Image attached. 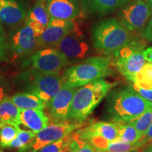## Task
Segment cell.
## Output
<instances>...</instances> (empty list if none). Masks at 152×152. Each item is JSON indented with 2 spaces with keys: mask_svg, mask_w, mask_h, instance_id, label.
<instances>
[{
  "mask_svg": "<svg viewBox=\"0 0 152 152\" xmlns=\"http://www.w3.org/2000/svg\"><path fill=\"white\" fill-rule=\"evenodd\" d=\"M152 106L132 87L114 90L108 94L105 106L106 117L113 123H127L139 118Z\"/></svg>",
  "mask_w": 152,
  "mask_h": 152,
  "instance_id": "1",
  "label": "cell"
},
{
  "mask_svg": "<svg viewBox=\"0 0 152 152\" xmlns=\"http://www.w3.org/2000/svg\"><path fill=\"white\" fill-rule=\"evenodd\" d=\"M117 84L100 78L78 87L72 101L68 121L82 123L86 120Z\"/></svg>",
  "mask_w": 152,
  "mask_h": 152,
  "instance_id": "2",
  "label": "cell"
},
{
  "mask_svg": "<svg viewBox=\"0 0 152 152\" xmlns=\"http://www.w3.org/2000/svg\"><path fill=\"white\" fill-rule=\"evenodd\" d=\"M93 47L104 56H112L132 40L131 31L116 18L100 21L92 32Z\"/></svg>",
  "mask_w": 152,
  "mask_h": 152,
  "instance_id": "3",
  "label": "cell"
},
{
  "mask_svg": "<svg viewBox=\"0 0 152 152\" xmlns=\"http://www.w3.org/2000/svg\"><path fill=\"white\" fill-rule=\"evenodd\" d=\"M111 56H92L80 64L66 68L63 75L64 85L80 87L111 74Z\"/></svg>",
  "mask_w": 152,
  "mask_h": 152,
  "instance_id": "4",
  "label": "cell"
},
{
  "mask_svg": "<svg viewBox=\"0 0 152 152\" xmlns=\"http://www.w3.org/2000/svg\"><path fill=\"white\" fill-rule=\"evenodd\" d=\"M16 82L20 88L33 94L48 102L64 85L63 75L46 74L35 68H30L20 73Z\"/></svg>",
  "mask_w": 152,
  "mask_h": 152,
  "instance_id": "5",
  "label": "cell"
},
{
  "mask_svg": "<svg viewBox=\"0 0 152 152\" xmlns=\"http://www.w3.org/2000/svg\"><path fill=\"white\" fill-rule=\"evenodd\" d=\"M144 50V45L132 40L113 55V65L121 75L132 83L137 74L146 64Z\"/></svg>",
  "mask_w": 152,
  "mask_h": 152,
  "instance_id": "6",
  "label": "cell"
},
{
  "mask_svg": "<svg viewBox=\"0 0 152 152\" xmlns=\"http://www.w3.org/2000/svg\"><path fill=\"white\" fill-rule=\"evenodd\" d=\"M82 127V123L57 122L47 125L46 128L37 133L35 139L18 152H36L57 140L69 135Z\"/></svg>",
  "mask_w": 152,
  "mask_h": 152,
  "instance_id": "7",
  "label": "cell"
},
{
  "mask_svg": "<svg viewBox=\"0 0 152 152\" xmlns=\"http://www.w3.org/2000/svg\"><path fill=\"white\" fill-rule=\"evenodd\" d=\"M29 63L32 67L46 74H59L71 64L67 57L55 47H47L31 55Z\"/></svg>",
  "mask_w": 152,
  "mask_h": 152,
  "instance_id": "8",
  "label": "cell"
},
{
  "mask_svg": "<svg viewBox=\"0 0 152 152\" xmlns=\"http://www.w3.org/2000/svg\"><path fill=\"white\" fill-rule=\"evenodd\" d=\"M152 15V7L144 0H132L120 11V21L130 31H142Z\"/></svg>",
  "mask_w": 152,
  "mask_h": 152,
  "instance_id": "9",
  "label": "cell"
},
{
  "mask_svg": "<svg viewBox=\"0 0 152 152\" xmlns=\"http://www.w3.org/2000/svg\"><path fill=\"white\" fill-rule=\"evenodd\" d=\"M75 28L76 25L73 20L50 18L43 33L37 37V45L45 48L55 47Z\"/></svg>",
  "mask_w": 152,
  "mask_h": 152,
  "instance_id": "10",
  "label": "cell"
},
{
  "mask_svg": "<svg viewBox=\"0 0 152 152\" xmlns=\"http://www.w3.org/2000/svg\"><path fill=\"white\" fill-rule=\"evenodd\" d=\"M77 87L63 85L61 89L46 103L49 116L55 123L67 121L74 94Z\"/></svg>",
  "mask_w": 152,
  "mask_h": 152,
  "instance_id": "11",
  "label": "cell"
},
{
  "mask_svg": "<svg viewBox=\"0 0 152 152\" xmlns=\"http://www.w3.org/2000/svg\"><path fill=\"white\" fill-rule=\"evenodd\" d=\"M37 37L33 28L28 23L24 21L14 35L10 41V50L14 57H21L29 54L34 50L37 42Z\"/></svg>",
  "mask_w": 152,
  "mask_h": 152,
  "instance_id": "12",
  "label": "cell"
},
{
  "mask_svg": "<svg viewBox=\"0 0 152 152\" xmlns=\"http://www.w3.org/2000/svg\"><path fill=\"white\" fill-rule=\"evenodd\" d=\"M55 48L61 51L69 61L83 59L89 50V46L83 38V35L76 27L66 35Z\"/></svg>",
  "mask_w": 152,
  "mask_h": 152,
  "instance_id": "13",
  "label": "cell"
},
{
  "mask_svg": "<svg viewBox=\"0 0 152 152\" xmlns=\"http://www.w3.org/2000/svg\"><path fill=\"white\" fill-rule=\"evenodd\" d=\"M77 137L87 142L94 137H102L113 142L119 139L117 125L113 122H97L75 131Z\"/></svg>",
  "mask_w": 152,
  "mask_h": 152,
  "instance_id": "14",
  "label": "cell"
},
{
  "mask_svg": "<svg viewBox=\"0 0 152 152\" xmlns=\"http://www.w3.org/2000/svg\"><path fill=\"white\" fill-rule=\"evenodd\" d=\"M50 18L73 20L80 14L79 0H47Z\"/></svg>",
  "mask_w": 152,
  "mask_h": 152,
  "instance_id": "15",
  "label": "cell"
},
{
  "mask_svg": "<svg viewBox=\"0 0 152 152\" xmlns=\"http://www.w3.org/2000/svg\"><path fill=\"white\" fill-rule=\"evenodd\" d=\"M26 17L24 7L16 0H0V23L16 28L25 21Z\"/></svg>",
  "mask_w": 152,
  "mask_h": 152,
  "instance_id": "16",
  "label": "cell"
},
{
  "mask_svg": "<svg viewBox=\"0 0 152 152\" xmlns=\"http://www.w3.org/2000/svg\"><path fill=\"white\" fill-rule=\"evenodd\" d=\"M20 124L27 127L35 133L39 132L48 125L49 118L42 110H20Z\"/></svg>",
  "mask_w": 152,
  "mask_h": 152,
  "instance_id": "17",
  "label": "cell"
},
{
  "mask_svg": "<svg viewBox=\"0 0 152 152\" xmlns=\"http://www.w3.org/2000/svg\"><path fill=\"white\" fill-rule=\"evenodd\" d=\"M11 101L20 110L39 109L46 108V102L29 92H18L11 97Z\"/></svg>",
  "mask_w": 152,
  "mask_h": 152,
  "instance_id": "18",
  "label": "cell"
},
{
  "mask_svg": "<svg viewBox=\"0 0 152 152\" xmlns=\"http://www.w3.org/2000/svg\"><path fill=\"white\" fill-rule=\"evenodd\" d=\"M20 110L11 99V97L6 96L0 102V121L1 123H14L20 124Z\"/></svg>",
  "mask_w": 152,
  "mask_h": 152,
  "instance_id": "19",
  "label": "cell"
},
{
  "mask_svg": "<svg viewBox=\"0 0 152 152\" xmlns=\"http://www.w3.org/2000/svg\"><path fill=\"white\" fill-rule=\"evenodd\" d=\"M126 2L127 0H85L83 5L90 11L103 13L117 9Z\"/></svg>",
  "mask_w": 152,
  "mask_h": 152,
  "instance_id": "20",
  "label": "cell"
},
{
  "mask_svg": "<svg viewBox=\"0 0 152 152\" xmlns=\"http://www.w3.org/2000/svg\"><path fill=\"white\" fill-rule=\"evenodd\" d=\"M26 19L39 22L46 28L50 20V16L47 10V0H36Z\"/></svg>",
  "mask_w": 152,
  "mask_h": 152,
  "instance_id": "21",
  "label": "cell"
},
{
  "mask_svg": "<svg viewBox=\"0 0 152 152\" xmlns=\"http://www.w3.org/2000/svg\"><path fill=\"white\" fill-rule=\"evenodd\" d=\"M20 129L18 124L1 123L0 124V149H7Z\"/></svg>",
  "mask_w": 152,
  "mask_h": 152,
  "instance_id": "22",
  "label": "cell"
},
{
  "mask_svg": "<svg viewBox=\"0 0 152 152\" xmlns=\"http://www.w3.org/2000/svg\"><path fill=\"white\" fill-rule=\"evenodd\" d=\"M117 125L119 139L125 142L134 143L141 140L143 134L132 125L127 123H115Z\"/></svg>",
  "mask_w": 152,
  "mask_h": 152,
  "instance_id": "23",
  "label": "cell"
},
{
  "mask_svg": "<svg viewBox=\"0 0 152 152\" xmlns=\"http://www.w3.org/2000/svg\"><path fill=\"white\" fill-rule=\"evenodd\" d=\"M144 147V144L140 141L130 143L123 141L121 139H118L115 141L110 142L109 146L101 152H129L141 149Z\"/></svg>",
  "mask_w": 152,
  "mask_h": 152,
  "instance_id": "24",
  "label": "cell"
},
{
  "mask_svg": "<svg viewBox=\"0 0 152 152\" xmlns=\"http://www.w3.org/2000/svg\"><path fill=\"white\" fill-rule=\"evenodd\" d=\"M133 83L144 89H152V63L148 62L134 77Z\"/></svg>",
  "mask_w": 152,
  "mask_h": 152,
  "instance_id": "25",
  "label": "cell"
},
{
  "mask_svg": "<svg viewBox=\"0 0 152 152\" xmlns=\"http://www.w3.org/2000/svg\"><path fill=\"white\" fill-rule=\"evenodd\" d=\"M37 133L33 131L20 130L16 137L9 145V149H18L20 150L28 146L35 139ZM7 148V149H8Z\"/></svg>",
  "mask_w": 152,
  "mask_h": 152,
  "instance_id": "26",
  "label": "cell"
},
{
  "mask_svg": "<svg viewBox=\"0 0 152 152\" xmlns=\"http://www.w3.org/2000/svg\"><path fill=\"white\" fill-rule=\"evenodd\" d=\"M152 123V106L144 111L140 117L137 119L127 123V124L132 125L142 134H145L147 129Z\"/></svg>",
  "mask_w": 152,
  "mask_h": 152,
  "instance_id": "27",
  "label": "cell"
},
{
  "mask_svg": "<svg viewBox=\"0 0 152 152\" xmlns=\"http://www.w3.org/2000/svg\"><path fill=\"white\" fill-rule=\"evenodd\" d=\"M75 132L53 143L47 144L36 152H64L67 151L68 145L75 137Z\"/></svg>",
  "mask_w": 152,
  "mask_h": 152,
  "instance_id": "28",
  "label": "cell"
},
{
  "mask_svg": "<svg viewBox=\"0 0 152 152\" xmlns=\"http://www.w3.org/2000/svg\"><path fill=\"white\" fill-rule=\"evenodd\" d=\"M67 151L71 152H96L90 144L77 137L75 132V137L68 145Z\"/></svg>",
  "mask_w": 152,
  "mask_h": 152,
  "instance_id": "29",
  "label": "cell"
},
{
  "mask_svg": "<svg viewBox=\"0 0 152 152\" xmlns=\"http://www.w3.org/2000/svg\"><path fill=\"white\" fill-rule=\"evenodd\" d=\"M8 45L5 39L4 31L0 23V61H7V52H8Z\"/></svg>",
  "mask_w": 152,
  "mask_h": 152,
  "instance_id": "30",
  "label": "cell"
},
{
  "mask_svg": "<svg viewBox=\"0 0 152 152\" xmlns=\"http://www.w3.org/2000/svg\"><path fill=\"white\" fill-rule=\"evenodd\" d=\"M132 88L136 91L137 92H138L142 97L149 101L150 102H152V89H144L142 87L138 86L135 84L133 83L132 85Z\"/></svg>",
  "mask_w": 152,
  "mask_h": 152,
  "instance_id": "31",
  "label": "cell"
},
{
  "mask_svg": "<svg viewBox=\"0 0 152 152\" xmlns=\"http://www.w3.org/2000/svg\"><path fill=\"white\" fill-rule=\"evenodd\" d=\"M142 36L147 41L152 42V15L146 27L142 31Z\"/></svg>",
  "mask_w": 152,
  "mask_h": 152,
  "instance_id": "32",
  "label": "cell"
},
{
  "mask_svg": "<svg viewBox=\"0 0 152 152\" xmlns=\"http://www.w3.org/2000/svg\"><path fill=\"white\" fill-rule=\"evenodd\" d=\"M9 85L7 84V81L0 77V102L4 99L6 96H7V92H8Z\"/></svg>",
  "mask_w": 152,
  "mask_h": 152,
  "instance_id": "33",
  "label": "cell"
},
{
  "mask_svg": "<svg viewBox=\"0 0 152 152\" xmlns=\"http://www.w3.org/2000/svg\"><path fill=\"white\" fill-rule=\"evenodd\" d=\"M140 141L144 144V147L152 142V123L150 125L149 128L147 129V132H145V134H144V136L142 137Z\"/></svg>",
  "mask_w": 152,
  "mask_h": 152,
  "instance_id": "34",
  "label": "cell"
},
{
  "mask_svg": "<svg viewBox=\"0 0 152 152\" xmlns=\"http://www.w3.org/2000/svg\"><path fill=\"white\" fill-rule=\"evenodd\" d=\"M144 58L148 62L152 63V47L146 49L144 52Z\"/></svg>",
  "mask_w": 152,
  "mask_h": 152,
  "instance_id": "35",
  "label": "cell"
},
{
  "mask_svg": "<svg viewBox=\"0 0 152 152\" xmlns=\"http://www.w3.org/2000/svg\"><path fill=\"white\" fill-rule=\"evenodd\" d=\"M140 152H152V142L140 149Z\"/></svg>",
  "mask_w": 152,
  "mask_h": 152,
  "instance_id": "36",
  "label": "cell"
},
{
  "mask_svg": "<svg viewBox=\"0 0 152 152\" xmlns=\"http://www.w3.org/2000/svg\"><path fill=\"white\" fill-rule=\"evenodd\" d=\"M145 2H147L149 6H151L152 7V0H144Z\"/></svg>",
  "mask_w": 152,
  "mask_h": 152,
  "instance_id": "37",
  "label": "cell"
},
{
  "mask_svg": "<svg viewBox=\"0 0 152 152\" xmlns=\"http://www.w3.org/2000/svg\"><path fill=\"white\" fill-rule=\"evenodd\" d=\"M64 152H71V151H64Z\"/></svg>",
  "mask_w": 152,
  "mask_h": 152,
  "instance_id": "38",
  "label": "cell"
},
{
  "mask_svg": "<svg viewBox=\"0 0 152 152\" xmlns=\"http://www.w3.org/2000/svg\"><path fill=\"white\" fill-rule=\"evenodd\" d=\"M0 152H4V151H1V150H0Z\"/></svg>",
  "mask_w": 152,
  "mask_h": 152,
  "instance_id": "39",
  "label": "cell"
},
{
  "mask_svg": "<svg viewBox=\"0 0 152 152\" xmlns=\"http://www.w3.org/2000/svg\"><path fill=\"white\" fill-rule=\"evenodd\" d=\"M0 124H1V121H0Z\"/></svg>",
  "mask_w": 152,
  "mask_h": 152,
  "instance_id": "40",
  "label": "cell"
}]
</instances>
